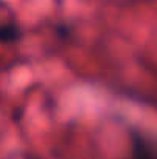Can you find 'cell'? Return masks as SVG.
Returning a JSON list of instances; mask_svg holds the SVG:
<instances>
[{"label": "cell", "mask_w": 157, "mask_h": 159, "mask_svg": "<svg viewBox=\"0 0 157 159\" xmlns=\"http://www.w3.org/2000/svg\"><path fill=\"white\" fill-rule=\"evenodd\" d=\"M129 139H131L129 159H157L154 142L145 133L134 128L129 131Z\"/></svg>", "instance_id": "obj_1"}, {"label": "cell", "mask_w": 157, "mask_h": 159, "mask_svg": "<svg viewBox=\"0 0 157 159\" xmlns=\"http://www.w3.org/2000/svg\"><path fill=\"white\" fill-rule=\"evenodd\" d=\"M22 39V28L14 22L0 23V43H14Z\"/></svg>", "instance_id": "obj_2"}]
</instances>
